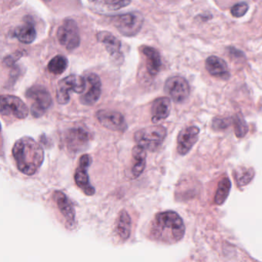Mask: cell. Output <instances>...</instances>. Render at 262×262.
<instances>
[{
    "mask_svg": "<svg viewBox=\"0 0 262 262\" xmlns=\"http://www.w3.org/2000/svg\"><path fill=\"white\" fill-rule=\"evenodd\" d=\"M199 132L198 127L189 126L179 133L177 139V150L179 154L185 156L189 152L199 139Z\"/></svg>",
    "mask_w": 262,
    "mask_h": 262,
    "instance_id": "5bb4252c",
    "label": "cell"
},
{
    "mask_svg": "<svg viewBox=\"0 0 262 262\" xmlns=\"http://www.w3.org/2000/svg\"><path fill=\"white\" fill-rule=\"evenodd\" d=\"M230 122L228 119L217 118L213 122V127L216 129H224V128H227Z\"/></svg>",
    "mask_w": 262,
    "mask_h": 262,
    "instance_id": "f1b7e54d",
    "label": "cell"
},
{
    "mask_svg": "<svg viewBox=\"0 0 262 262\" xmlns=\"http://www.w3.org/2000/svg\"><path fill=\"white\" fill-rule=\"evenodd\" d=\"M53 199L57 205L58 209L65 219L66 227L73 229L76 225V210L74 205L65 193L61 191L53 192Z\"/></svg>",
    "mask_w": 262,
    "mask_h": 262,
    "instance_id": "4fadbf2b",
    "label": "cell"
},
{
    "mask_svg": "<svg viewBox=\"0 0 262 262\" xmlns=\"http://www.w3.org/2000/svg\"><path fill=\"white\" fill-rule=\"evenodd\" d=\"M43 1H46V2H49V1H51V0H43Z\"/></svg>",
    "mask_w": 262,
    "mask_h": 262,
    "instance_id": "f546056e",
    "label": "cell"
},
{
    "mask_svg": "<svg viewBox=\"0 0 262 262\" xmlns=\"http://www.w3.org/2000/svg\"><path fill=\"white\" fill-rule=\"evenodd\" d=\"M248 5L245 2L238 3L233 6L231 9V13L234 17L241 18L246 14L248 10Z\"/></svg>",
    "mask_w": 262,
    "mask_h": 262,
    "instance_id": "83f0119b",
    "label": "cell"
},
{
    "mask_svg": "<svg viewBox=\"0 0 262 262\" xmlns=\"http://www.w3.org/2000/svg\"><path fill=\"white\" fill-rule=\"evenodd\" d=\"M254 172L252 169L242 167L235 170L234 173V179L237 182L239 187L245 186L250 183L253 178H254Z\"/></svg>",
    "mask_w": 262,
    "mask_h": 262,
    "instance_id": "484cf974",
    "label": "cell"
},
{
    "mask_svg": "<svg viewBox=\"0 0 262 262\" xmlns=\"http://www.w3.org/2000/svg\"><path fill=\"white\" fill-rule=\"evenodd\" d=\"M116 232L122 242H126L131 235L132 219L126 210L122 209L119 212L116 221Z\"/></svg>",
    "mask_w": 262,
    "mask_h": 262,
    "instance_id": "ffe728a7",
    "label": "cell"
},
{
    "mask_svg": "<svg viewBox=\"0 0 262 262\" xmlns=\"http://www.w3.org/2000/svg\"><path fill=\"white\" fill-rule=\"evenodd\" d=\"M68 64L67 58L59 55V56H55L49 62L48 70L53 74L61 75L67 70Z\"/></svg>",
    "mask_w": 262,
    "mask_h": 262,
    "instance_id": "d4e9b609",
    "label": "cell"
},
{
    "mask_svg": "<svg viewBox=\"0 0 262 262\" xmlns=\"http://www.w3.org/2000/svg\"><path fill=\"white\" fill-rule=\"evenodd\" d=\"M0 113L3 116H13L16 119H27L29 108L25 102L17 96L3 95L0 102Z\"/></svg>",
    "mask_w": 262,
    "mask_h": 262,
    "instance_id": "ba28073f",
    "label": "cell"
},
{
    "mask_svg": "<svg viewBox=\"0 0 262 262\" xmlns=\"http://www.w3.org/2000/svg\"><path fill=\"white\" fill-rule=\"evenodd\" d=\"M141 53L144 56L145 68L151 76H156L160 71L162 67V59L157 50L148 46H142L140 48Z\"/></svg>",
    "mask_w": 262,
    "mask_h": 262,
    "instance_id": "e0dca14e",
    "label": "cell"
},
{
    "mask_svg": "<svg viewBox=\"0 0 262 262\" xmlns=\"http://www.w3.org/2000/svg\"><path fill=\"white\" fill-rule=\"evenodd\" d=\"M92 136L85 128L74 127L66 132L63 141L69 152L77 154L88 147Z\"/></svg>",
    "mask_w": 262,
    "mask_h": 262,
    "instance_id": "52a82bcc",
    "label": "cell"
},
{
    "mask_svg": "<svg viewBox=\"0 0 262 262\" xmlns=\"http://www.w3.org/2000/svg\"><path fill=\"white\" fill-rule=\"evenodd\" d=\"M59 43L68 50H73L80 44L79 27L73 19H67L59 27L57 31Z\"/></svg>",
    "mask_w": 262,
    "mask_h": 262,
    "instance_id": "9c48e42d",
    "label": "cell"
},
{
    "mask_svg": "<svg viewBox=\"0 0 262 262\" xmlns=\"http://www.w3.org/2000/svg\"><path fill=\"white\" fill-rule=\"evenodd\" d=\"M97 40L105 46L111 56L118 57L121 54V42L112 33L106 31L100 32L97 34Z\"/></svg>",
    "mask_w": 262,
    "mask_h": 262,
    "instance_id": "44dd1931",
    "label": "cell"
},
{
    "mask_svg": "<svg viewBox=\"0 0 262 262\" xmlns=\"http://www.w3.org/2000/svg\"><path fill=\"white\" fill-rule=\"evenodd\" d=\"M86 83L82 76L71 75L61 79L56 88V100L60 105H66L70 102V93L81 94L85 90Z\"/></svg>",
    "mask_w": 262,
    "mask_h": 262,
    "instance_id": "5b68a950",
    "label": "cell"
},
{
    "mask_svg": "<svg viewBox=\"0 0 262 262\" xmlns=\"http://www.w3.org/2000/svg\"><path fill=\"white\" fill-rule=\"evenodd\" d=\"M234 133L237 138H243L248 131V125L245 119L241 115H237L233 119Z\"/></svg>",
    "mask_w": 262,
    "mask_h": 262,
    "instance_id": "4316f807",
    "label": "cell"
},
{
    "mask_svg": "<svg viewBox=\"0 0 262 262\" xmlns=\"http://www.w3.org/2000/svg\"><path fill=\"white\" fill-rule=\"evenodd\" d=\"M13 36L23 43L30 44L36 39V32L32 24H26L17 27L15 30Z\"/></svg>",
    "mask_w": 262,
    "mask_h": 262,
    "instance_id": "7402d4cb",
    "label": "cell"
},
{
    "mask_svg": "<svg viewBox=\"0 0 262 262\" xmlns=\"http://www.w3.org/2000/svg\"><path fill=\"white\" fill-rule=\"evenodd\" d=\"M167 130L162 125H154L138 130L134 134L136 145L142 147L146 151H157L165 141Z\"/></svg>",
    "mask_w": 262,
    "mask_h": 262,
    "instance_id": "3957f363",
    "label": "cell"
},
{
    "mask_svg": "<svg viewBox=\"0 0 262 262\" xmlns=\"http://www.w3.org/2000/svg\"><path fill=\"white\" fill-rule=\"evenodd\" d=\"M112 23L118 31L127 37H133L140 31L144 18L139 13H126L112 18Z\"/></svg>",
    "mask_w": 262,
    "mask_h": 262,
    "instance_id": "8992f818",
    "label": "cell"
},
{
    "mask_svg": "<svg viewBox=\"0 0 262 262\" xmlns=\"http://www.w3.org/2000/svg\"><path fill=\"white\" fill-rule=\"evenodd\" d=\"M91 4L99 6V7L110 10L116 11L129 5L131 0H89Z\"/></svg>",
    "mask_w": 262,
    "mask_h": 262,
    "instance_id": "603a6c76",
    "label": "cell"
},
{
    "mask_svg": "<svg viewBox=\"0 0 262 262\" xmlns=\"http://www.w3.org/2000/svg\"><path fill=\"white\" fill-rule=\"evenodd\" d=\"M86 81L90 87L88 91L81 96L80 102L82 105L91 106L95 105L100 98L102 94V82L100 78L95 73L88 75Z\"/></svg>",
    "mask_w": 262,
    "mask_h": 262,
    "instance_id": "9a60e30c",
    "label": "cell"
},
{
    "mask_svg": "<svg viewBox=\"0 0 262 262\" xmlns=\"http://www.w3.org/2000/svg\"><path fill=\"white\" fill-rule=\"evenodd\" d=\"M146 150L136 145L132 150L131 167L128 177L131 179L139 178L146 166Z\"/></svg>",
    "mask_w": 262,
    "mask_h": 262,
    "instance_id": "2e32d148",
    "label": "cell"
},
{
    "mask_svg": "<svg viewBox=\"0 0 262 262\" xmlns=\"http://www.w3.org/2000/svg\"><path fill=\"white\" fill-rule=\"evenodd\" d=\"M230 189H231V182H230L229 179L224 177L219 182L217 191H216L215 196H214V203L216 205H222L228 198Z\"/></svg>",
    "mask_w": 262,
    "mask_h": 262,
    "instance_id": "cb8c5ba5",
    "label": "cell"
},
{
    "mask_svg": "<svg viewBox=\"0 0 262 262\" xmlns=\"http://www.w3.org/2000/svg\"><path fill=\"white\" fill-rule=\"evenodd\" d=\"M205 68L210 75L217 79L228 80L230 72L226 62L215 56H211L205 61Z\"/></svg>",
    "mask_w": 262,
    "mask_h": 262,
    "instance_id": "ac0fdd59",
    "label": "cell"
},
{
    "mask_svg": "<svg viewBox=\"0 0 262 262\" xmlns=\"http://www.w3.org/2000/svg\"><path fill=\"white\" fill-rule=\"evenodd\" d=\"M12 151L18 169L26 176L36 174L43 163V148L30 136L18 139Z\"/></svg>",
    "mask_w": 262,
    "mask_h": 262,
    "instance_id": "7a4b0ae2",
    "label": "cell"
},
{
    "mask_svg": "<svg viewBox=\"0 0 262 262\" xmlns=\"http://www.w3.org/2000/svg\"><path fill=\"white\" fill-rule=\"evenodd\" d=\"M96 117L102 126L111 131L123 133L128 128L125 117L119 112L101 110L96 113Z\"/></svg>",
    "mask_w": 262,
    "mask_h": 262,
    "instance_id": "7c38bea8",
    "label": "cell"
},
{
    "mask_svg": "<svg viewBox=\"0 0 262 262\" xmlns=\"http://www.w3.org/2000/svg\"><path fill=\"white\" fill-rule=\"evenodd\" d=\"M171 101L168 97H160L153 102L151 108V121L157 123L166 119L171 113Z\"/></svg>",
    "mask_w": 262,
    "mask_h": 262,
    "instance_id": "d6986e66",
    "label": "cell"
},
{
    "mask_svg": "<svg viewBox=\"0 0 262 262\" xmlns=\"http://www.w3.org/2000/svg\"><path fill=\"white\" fill-rule=\"evenodd\" d=\"M92 163L90 155L84 154L79 160V165L75 171L74 179L78 188L85 194L92 196L96 193L94 187L90 184L88 170Z\"/></svg>",
    "mask_w": 262,
    "mask_h": 262,
    "instance_id": "30bf717a",
    "label": "cell"
},
{
    "mask_svg": "<svg viewBox=\"0 0 262 262\" xmlns=\"http://www.w3.org/2000/svg\"><path fill=\"white\" fill-rule=\"evenodd\" d=\"M165 92L176 103H182L189 97L190 85L182 76H172L167 79Z\"/></svg>",
    "mask_w": 262,
    "mask_h": 262,
    "instance_id": "8fae6325",
    "label": "cell"
},
{
    "mask_svg": "<svg viewBox=\"0 0 262 262\" xmlns=\"http://www.w3.org/2000/svg\"><path fill=\"white\" fill-rule=\"evenodd\" d=\"M185 226L178 213L165 211L158 213L150 225L148 237L155 242L172 245L182 240Z\"/></svg>",
    "mask_w": 262,
    "mask_h": 262,
    "instance_id": "6da1fadb",
    "label": "cell"
},
{
    "mask_svg": "<svg viewBox=\"0 0 262 262\" xmlns=\"http://www.w3.org/2000/svg\"><path fill=\"white\" fill-rule=\"evenodd\" d=\"M30 102V112L34 118H40L48 111L53 104L51 95L42 85H34L26 93Z\"/></svg>",
    "mask_w": 262,
    "mask_h": 262,
    "instance_id": "277c9868",
    "label": "cell"
}]
</instances>
